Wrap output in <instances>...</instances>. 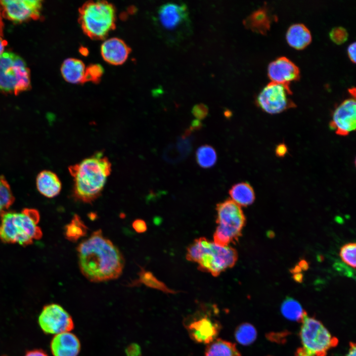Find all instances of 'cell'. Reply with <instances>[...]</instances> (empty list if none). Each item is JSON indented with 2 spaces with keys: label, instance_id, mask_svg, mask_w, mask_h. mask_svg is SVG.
Returning <instances> with one entry per match:
<instances>
[{
  "label": "cell",
  "instance_id": "obj_37",
  "mask_svg": "<svg viewBox=\"0 0 356 356\" xmlns=\"http://www.w3.org/2000/svg\"><path fill=\"white\" fill-rule=\"evenodd\" d=\"M24 356H48L43 350L41 349H34L26 352Z\"/></svg>",
  "mask_w": 356,
  "mask_h": 356
},
{
  "label": "cell",
  "instance_id": "obj_10",
  "mask_svg": "<svg viewBox=\"0 0 356 356\" xmlns=\"http://www.w3.org/2000/svg\"><path fill=\"white\" fill-rule=\"evenodd\" d=\"M291 94L289 85L270 82L258 94L257 103L267 113L278 114L295 106L290 97Z\"/></svg>",
  "mask_w": 356,
  "mask_h": 356
},
{
  "label": "cell",
  "instance_id": "obj_2",
  "mask_svg": "<svg viewBox=\"0 0 356 356\" xmlns=\"http://www.w3.org/2000/svg\"><path fill=\"white\" fill-rule=\"evenodd\" d=\"M73 179L72 195L76 201L91 203L101 194L112 165L101 151L69 167Z\"/></svg>",
  "mask_w": 356,
  "mask_h": 356
},
{
  "label": "cell",
  "instance_id": "obj_4",
  "mask_svg": "<svg viewBox=\"0 0 356 356\" xmlns=\"http://www.w3.org/2000/svg\"><path fill=\"white\" fill-rule=\"evenodd\" d=\"M237 258L234 248L219 245L204 237L195 240L188 247L186 255V259L196 263L199 269L214 276L232 267Z\"/></svg>",
  "mask_w": 356,
  "mask_h": 356
},
{
  "label": "cell",
  "instance_id": "obj_33",
  "mask_svg": "<svg viewBox=\"0 0 356 356\" xmlns=\"http://www.w3.org/2000/svg\"><path fill=\"white\" fill-rule=\"evenodd\" d=\"M192 113L196 120L200 121L206 118L208 113V108L204 104H197L193 107Z\"/></svg>",
  "mask_w": 356,
  "mask_h": 356
},
{
  "label": "cell",
  "instance_id": "obj_35",
  "mask_svg": "<svg viewBox=\"0 0 356 356\" xmlns=\"http://www.w3.org/2000/svg\"><path fill=\"white\" fill-rule=\"evenodd\" d=\"M127 356H138L140 354V348L136 344H131L126 349Z\"/></svg>",
  "mask_w": 356,
  "mask_h": 356
},
{
  "label": "cell",
  "instance_id": "obj_8",
  "mask_svg": "<svg viewBox=\"0 0 356 356\" xmlns=\"http://www.w3.org/2000/svg\"><path fill=\"white\" fill-rule=\"evenodd\" d=\"M216 309L214 305H202L184 320V327L194 342L208 345L217 338L222 325L215 317L217 311L212 313Z\"/></svg>",
  "mask_w": 356,
  "mask_h": 356
},
{
  "label": "cell",
  "instance_id": "obj_17",
  "mask_svg": "<svg viewBox=\"0 0 356 356\" xmlns=\"http://www.w3.org/2000/svg\"><path fill=\"white\" fill-rule=\"evenodd\" d=\"M50 347L53 356H78L81 350V343L74 334L64 332L55 335Z\"/></svg>",
  "mask_w": 356,
  "mask_h": 356
},
{
  "label": "cell",
  "instance_id": "obj_5",
  "mask_svg": "<svg viewBox=\"0 0 356 356\" xmlns=\"http://www.w3.org/2000/svg\"><path fill=\"white\" fill-rule=\"evenodd\" d=\"M79 13L80 26L91 39H103L115 28V8L106 1H88L80 8Z\"/></svg>",
  "mask_w": 356,
  "mask_h": 356
},
{
  "label": "cell",
  "instance_id": "obj_20",
  "mask_svg": "<svg viewBox=\"0 0 356 356\" xmlns=\"http://www.w3.org/2000/svg\"><path fill=\"white\" fill-rule=\"evenodd\" d=\"M86 68L81 60L69 58L63 61L60 70L66 81L71 84H79L84 83Z\"/></svg>",
  "mask_w": 356,
  "mask_h": 356
},
{
  "label": "cell",
  "instance_id": "obj_38",
  "mask_svg": "<svg viewBox=\"0 0 356 356\" xmlns=\"http://www.w3.org/2000/svg\"><path fill=\"white\" fill-rule=\"evenodd\" d=\"M287 149L285 145L280 144L278 145L275 149L276 154L279 157H282L286 153Z\"/></svg>",
  "mask_w": 356,
  "mask_h": 356
},
{
  "label": "cell",
  "instance_id": "obj_12",
  "mask_svg": "<svg viewBox=\"0 0 356 356\" xmlns=\"http://www.w3.org/2000/svg\"><path fill=\"white\" fill-rule=\"evenodd\" d=\"M40 0H0L3 15L14 23L39 18L42 7Z\"/></svg>",
  "mask_w": 356,
  "mask_h": 356
},
{
  "label": "cell",
  "instance_id": "obj_40",
  "mask_svg": "<svg viewBox=\"0 0 356 356\" xmlns=\"http://www.w3.org/2000/svg\"><path fill=\"white\" fill-rule=\"evenodd\" d=\"M356 344L353 342H350V348L346 356H356Z\"/></svg>",
  "mask_w": 356,
  "mask_h": 356
},
{
  "label": "cell",
  "instance_id": "obj_27",
  "mask_svg": "<svg viewBox=\"0 0 356 356\" xmlns=\"http://www.w3.org/2000/svg\"><path fill=\"white\" fill-rule=\"evenodd\" d=\"M195 158L200 167L209 169L213 167L217 163V154L213 147L205 144L198 148L196 151Z\"/></svg>",
  "mask_w": 356,
  "mask_h": 356
},
{
  "label": "cell",
  "instance_id": "obj_39",
  "mask_svg": "<svg viewBox=\"0 0 356 356\" xmlns=\"http://www.w3.org/2000/svg\"><path fill=\"white\" fill-rule=\"evenodd\" d=\"M295 356H314L312 354L302 347L297 349Z\"/></svg>",
  "mask_w": 356,
  "mask_h": 356
},
{
  "label": "cell",
  "instance_id": "obj_26",
  "mask_svg": "<svg viewBox=\"0 0 356 356\" xmlns=\"http://www.w3.org/2000/svg\"><path fill=\"white\" fill-rule=\"evenodd\" d=\"M281 312L287 319L301 322L306 313L297 301L290 297L287 298L282 303Z\"/></svg>",
  "mask_w": 356,
  "mask_h": 356
},
{
  "label": "cell",
  "instance_id": "obj_18",
  "mask_svg": "<svg viewBox=\"0 0 356 356\" xmlns=\"http://www.w3.org/2000/svg\"><path fill=\"white\" fill-rule=\"evenodd\" d=\"M36 181L38 191L47 198L55 197L59 194L62 188L58 177L51 171L43 170L40 172Z\"/></svg>",
  "mask_w": 356,
  "mask_h": 356
},
{
  "label": "cell",
  "instance_id": "obj_11",
  "mask_svg": "<svg viewBox=\"0 0 356 356\" xmlns=\"http://www.w3.org/2000/svg\"><path fill=\"white\" fill-rule=\"evenodd\" d=\"M39 324L43 332L56 335L70 332L74 327L73 319L60 305L51 303L44 306L38 318Z\"/></svg>",
  "mask_w": 356,
  "mask_h": 356
},
{
  "label": "cell",
  "instance_id": "obj_3",
  "mask_svg": "<svg viewBox=\"0 0 356 356\" xmlns=\"http://www.w3.org/2000/svg\"><path fill=\"white\" fill-rule=\"evenodd\" d=\"M0 216V239L4 243L27 246L42 236V231L38 225L40 214L36 209L25 208L20 212L6 211Z\"/></svg>",
  "mask_w": 356,
  "mask_h": 356
},
{
  "label": "cell",
  "instance_id": "obj_21",
  "mask_svg": "<svg viewBox=\"0 0 356 356\" xmlns=\"http://www.w3.org/2000/svg\"><path fill=\"white\" fill-rule=\"evenodd\" d=\"M272 20L267 8L262 7L253 12L244 23L252 31L265 34L269 30Z\"/></svg>",
  "mask_w": 356,
  "mask_h": 356
},
{
  "label": "cell",
  "instance_id": "obj_6",
  "mask_svg": "<svg viewBox=\"0 0 356 356\" xmlns=\"http://www.w3.org/2000/svg\"><path fill=\"white\" fill-rule=\"evenodd\" d=\"M217 226L214 234V242L222 246L238 241L241 236L246 218L239 205L231 199L217 205Z\"/></svg>",
  "mask_w": 356,
  "mask_h": 356
},
{
  "label": "cell",
  "instance_id": "obj_23",
  "mask_svg": "<svg viewBox=\"0 0 356 356\" xmlns=\"http://www.w3.org/2000/svg\"><path fill=\"white\" fill-rule=\"evenodd\" d=\"M205 356H241V354L235 344L217 338L207 345Z\"/></svg>",
  "mask_w": 356,
  "mask_h": 356
},
{
  "label": "cell",
  "instance_id": "obj_1",
  "mask_svg": "<svg viewBox=\"0 0 356 356\" xmlns=\"http://www.w3.org/2000/svg\"><path fill=\"white\" fill-rule=\"evenodd\" d=\"M82 274L94 283L117 279L123 272L124 257L119 248L99 229L76 248Z\"/></svg>",
  "mask_w": 356,
  "mask_h": 356
},
{
  "label": "cell",
  "instance_id": "obj_16",
  "mask_svg": "<svg viewBox=\"0 0 356 356\" xmlns=\"http://www.w3.org/2000/svg\"><path fill=\"white\" fill-rule=\"evenodd\" d=\"M100 52L106 62L112 65H119L127 60L131 49L122 40L112 38L103 42Z\"/></svg>",
  "mask_w": 356,
  "mask_h": 356
},
{
  "label": "cell",
  "instance_id": "obj_15",
  "mask_svg": "<svg viewBox=\"0 0 356 356\" xmlns=\"http://www.w3.org/2000/svg\"><path fill=\"white\" fill-rule=\"evenodd\" d=\"M267 75L271 82L289 85L300 78L299 67L285 56H280L270 62L267 66Z\"/></svg>",
  "mask_w": 356,
  "mask_h": 356
},
{
  "label": "cell",
  "instance_id": "obj_34",
  "mask_svg": "<svg viewBox=\"0 0 356 356\" xmlns=\"http://www.w3.org/2000/svg\"><path fill=\"white\" fill-rule=\"evenodd\" d=\"M132 227L138 233L145 232L147 228L146 222L140 219H137L134 221L132 223Z\"/></svg>",
  "mask_w": 356,
  "mask_h": 356
},
{
  "label": "cell",
  "instance_id": "obj_28",
  "mask_svg": "<svg viewBox=\"0 0 356 356\" xmlns=\"http://www.w3.org/2000/svg\"><path fill=\"white\" fill-rule=\"evenodd\" d=\"M234 337L238 343L247 346L252 344L256 340L257 332L253 325L245 322L237 326L234 332Z\"/></svg>",
  "mask_w": 356,
  "mask_h": 356
},
{
  "label": "cell",
  "instance_id": "obj_14",
  "mask_svg": "<svg viewBox=\"0 0 356 356\" xmlns=\"http://www.w3.org/2000/svg\"><path fill=\"white\" fill-rule=\"evenodd\" d=\"M337 134L345 136L355 131L356 127V103L355 98H348L334 110L329 124Z\"/></svg>",
  "mask_w": 356,
  "mask_h": 356
},
{
  "label": "cell",
  "instance_id": "obj_13",
  "mask_svg": "<svg viewBox=\"0 0 356 356\" xmlns=\"http://www.w3.org/2000/svg\"><path fill=\"white\" fill-rule=\"evenodd\" d=\"M158 18L163 29L170 32H177L189 23L188 9L183 3L162 4L158 10Z\"/></svg>",
  "mask_w": 356,
  "mask_h": 356
},
{
  "label": "cell",
  "instance_id": "obj_29",
  "mask_svg": "<svg viewBox=\"0 0 356 356\" xmlns=\"http://www.w3.org/2000/svg\"><path fill=\"white\" fill-rule=\"evenodd\" d=\"M14 201L10 185L3 176H0V215L7 211Z\"/></svg>",
  "mask_w": 356,
  "mask_h": 356
},
{
  "label": "cell",
  "instance_id": "obj_22",
  "mask_svg": "<svg viewBox=\"0 0 356 356\" xmlns=\"http://www.w3.org/2000/svg\"><path fill=\"white\" fill-rule=\"evenodd\" d=\"M228 192L232 200L240 207L250 205L255 199L253 187L246 182H240L233 184Z\"/></svg>",
  "mask_w": 356,
  "mask_h": 356
},
{
  "label": "cell",
  "instance_id": "obj_36",
  "mask_svg": "<svg viewBox=\"0 0 356 356\" xmlns=\"http://www.w3.org/2000/svg\"><path fill=\"white\" fill-rule=\"evenodd\" d=\"M347 53L350 60L356 62V42L350 44L347 47Z\"/></svg>",
  "mask_w": 356,
  "mask_h": 356
},
{
  "label": "cell",
  "instance_id": "obj_41",
  "mask_svg": "<svg viewBox=\"0 0 356 356\" xmlns=\"http://www.w3.org/2000/svg\"><path fill=\"white\" fill-rule=\"evenodd\" d=\"M3 37V34H0V55L4 52V48L7 44Z\"/></svg>",
  "mask_w": 356,
  "mask_h": 356
},
{
  "label": "cell",
  "instance_id": "obj_31",
  "mask_svg": "<svg viewBox=\"0 0 356 356\" xmlns=\"http://www.w3.org/2000/svg\"><path fill=\"white\" fill-rule=\"evenodd\" d=\"M103 73V68L100 65L90 64L86 68L84 83L87 82L98 83Z\"/></svg>",
  "mask_w": 356,
  "mask_h": 356
},
{
  "label": "cell",
  "instance_id": "obj_32",
  "mask_svg": "<svg viewBox=\"0 0 356 356\" xmlns=\"http://www.w3.org/2000/svg\"><path fill=\"white\" fill-rule=\"evenodd\" d=\"M329 35L331 40L337 44H343L348 37V33L347 30L342 26L332 28Z\"/></svg>",
  "mask_w": 356,
  "mask_h": 356
},
{
  "label": "cell",
  "instance_id": "obj_7",
  "mask_svg": "<svg viewBox=\"0 0 356 356\" xmlns=\"http://www.w3.org/2000/svg\"><path fill=\"white\" fill-rule=\"evenodd\" d=\"M30 71L25 60L12 52L0 55V91L17 95L31 88Z\"/></svg>",
  "mask_w": 356,
  "mask_h": 356
},
{
  "label": "cell",
  "instance_id": "obj_30",
  "mask_svg": "<svg viewBox=\"0 0 356 356\" xmlns=\"http://www.w3.org/2000/svg\"><path fill=\"white\" fill-rule=\"evenodd\" d=\"M342 260L347 265L356 268V244L349 243L343 246L340 252Z\"/></svg>",
  "mask_w": 356,
  "mask_h": 356
},
{
  "label": "cell",
  "instance_id": "obj_19",
  "mask_svg": "<svg viewBox=\"0 0 356 356\" xmlns=\"http://www.w3.org/2000/svg\"><path fill=\"white\" fill-rule=\"evenodd\" d=\"M288 44L297 49L306 47L312 41V34L308 27L302 23H295L289 26L286 33Z\"/></svg>",
  "mask_w": 356,
  "mask_h": 356
},
{
  "label": "cell",
  "instance_id": "obj_24",
  "mask_svg": "<svg viewBox=\"0 0 356 356\" xmlns=\"http://www.w3.org/2000/svg\"><path fill=\"white\" fill-rule=\"evenodd\" d=\"M138 277L132 281L129 285L130 286H135L143 284L148 287L157 289L166 293H175V291L168 288L163 282L159 280L150 271L141 267L138 274Z\"/></svg>",
  "mask_w": 356,
  "mask_h": 356
},
{
  "label": "cell",
  "instance_id": "obj_25",
  "mask_svg": "<svg viewBox=\"0 0 356 356\" xmlns=\"http://www.w3.org/2000/svg\"><path fill=\"white\" fill-rule=\"evenodd\" d=\"M88 230V226L81 217L75 214L71 222L64 227V235L67 240L75 242L85 236Z\"/></svg>",
  "mask_w": 356,
  "mask_h": 356
},
{
  "label": "cell",
  "instance_id": "obj_9",
  "mask_svg": "<svg viewBox=\"0 0 356 356\" xmlns=\"http://www.w3.org/2000/svg\"><path fill=\"white\" fill-rule=\"evenodd\" d=\"M300 332L303 347L314 356H325L327 352L336 347L338 340L332 337L323 324L314 317L305 314Z\"/></svg>",
  "mask_w": 356,
  "mask_h": 356
}]
</instances>
